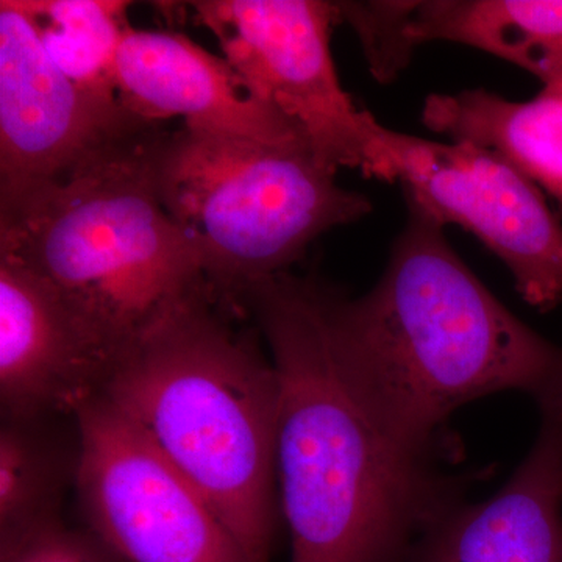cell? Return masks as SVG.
Returning <instances> with one entry per match:
<instances>
[{"label":"cell","mask_w":562,"mask_h":562,"mask_svg":"<svg viewBox=\"0 0 562 562\" xmlns=\"http://www.w3.org/2000/svg\"><path fill=\"white\" fill-rule=\"evenodd\" d=\"M116 360L47 281L0 255L2 417L77 416Z\"/></svg>","instance_id":"obj_10"},{"label":"cell","mask_w":562,"mask_h":562,"mask_svg":"<svg viewBox=\"0 0 562 562\" xmlns=\"http://www.w3.org/2000/svg\"><path fill=\"white\" fill-rule=\"evenodd\" d=\"M561 220H562V217H561Z\"/></svg>","instance_id":"obj_19"},{"label":"cell","mask_w":562,"mask_h":562,"mask_svg":"<svg viewBox=\"0 0 562 562\" xmlns=\"http://www.w3.org/2000/svg\"><path fill=\"white\" fill-rule=\"evenodd\" d=\"M368 294L328 291L339 362L383 430L409 452L446 457V425L465 403L562 390V344L528 327L450 246L442 225L408 210Z\"/></svg>","instance_id":"obj_2"},{"label":"cell","mask_w":562,"mask_h":562,"mask_svg":"<svg viewBox=\"0 0 562 562\" xmlns=\"http://www.w3.org/2000/svg\"><path fill=\"white\" fill-rule=\"evenodd\" d=\"M144 124L81 91L47 54L22 0H0V201L57 179Z\"/></svg>","instance_id":"obj_9"},{"label":"cell","mask_w":562,"mask_h":562,"mask_svg":"<svg viewBox=\"0 0 562 562\" xmlns=\"http://www.w3.org/2000/svg\"><path fill=\"white\" fill-rule=\"evenodd\" d=\"M406 36L416 47L430 41L475 47L542 85L562 80V0L416 2Z\"/></svg>","instance_id":"obj_15"},{"label":"cell","mask_w":562,"mask_h":562,"mask_svg":"<svg viewBox=\"0 0 562 562\" xmlns=\"http://www.w3.org/2000/svg\"><path fill=\"white\" fill-rule=\"evenodd\" d=\"M192 20L220 41L247 88L299 125L333 168L397 181L384 125L344 90L331 54L335 3L195 0Z\"/></svg>","instance_id":"obj_6"},{"label":"cell","mask_w":562,"mask_h":562,"mask_svg":"<svg viewBox=\"0 0 562 562\" xmlns=\"http://www.w3.org/2000/svg\"><path fill=\"white\" fill-rule=\"evenodd\" d=\"M408 210L460 225L505 262L532 308L562 301V220L541 188L484 147L436 143L384 127Z\"/></svg>","instance_id":"obj_8"},{"label":"cell","mask_w":562,"mask_h":562,"mask_svg":"<svg viewBox=\"0 0 562 562\" xmlns=\"http://www.w3.org/2000/svg\"><path fill=\"white\" fill-rule=\"evenodd\" d=\"M169 132L144 124L0 201V255L47 281L116 357L203 279L158 191Z\"/></svg>","instance_id":"obj_4"},{"label":"cell","mask_w":562,"mask_h":562,"mask_svg":"<svg viewBox=\"0 0 562 562\" xmlns=\"http://www.w3.org/2000/svg\"><path fill=\"white\" fill-rule=\"evenodd\" d=\"M306 136L255 140L181 124L158 162L162 209L224 297L290 272L324 233L371 213Z\"/></svg>","instance_id":"obj_5"},{"label":"cell","mask_w":562,"mask_h":562,"mask_svg":"<svg viewBox=\"0 0 562 562\" xmlns=\"http://www.w3.org/2000/svg\"><path fill=\"white\" fill-rule=\"evenodd\" d=\"M333 3L338 22H346L357 33L373 77L380 83L394 80L416 47L406 36L416 2Z\"/></svg>","instance_id":"obj_17"},{"label":"cell","mask_w":562,"mask_h":562,"mask_svg":"<svg viewBox=\"0 0 562 562\" xmlns=\"http://www.w3.org/2000/svg\"><path fill=\"white\" fill-rule=\"evenodd\" d=\"M87 530L124 562H250L190 480L105 397L77 413Z\"/></svg>","instance_id":"obj_7"},{"label":"cell","mask_w":562,"mask_h":562,"mask_svg":"<svg viewBox=\"0 0 562 562\" xmlns=\"http://www.w3.org/2000/svg\"><path fill=\"white\" fill-rule=\"evenodd\" d=\"M0 562H124L88 530L65 524L36 536Z\"/></svg>","instance_id":"obj_18"},{"label":"cell","mask_w":562,"mask_h":562,"mask_svg":"<svg viewBox=\"0 0 562 562\" xmlns=\"http://www.w3.org/2000/svg\"><path fill=\"white\" fill-rule=\"evenodd\" d=\"M52 60L81 91L106 105H122L114 61L131 2L122 0H22Z\"/></svg>","instance_id":"obj_16"},{"label":"cell","mask_w":562,"mask_h":562,"mask_svg":"<svg viewBox=\"0 0 562 562\" xmlns=\"http://www.w3.org/2000/svg\"><path fill=\"white\" fill-rule=\"evenodd\" d=\"M539 413L536 441L512 480L487 501L439 516L409 562H562V391Z\"/></svg>","instance_id":"obj_12"},{"label":"cell","mask_w":562,"mask_h":562,"mask_svg":"<svg viewBox=\"0 0 562 562\" xmlns=\"http://www.w3.org/2000/svg\"><path fill=\"white\" fill-rule=\"evenodd\" d=\"M330 286L283 272L235 302L257 325L280 379L277 482L291 562H409L462 502L438 460L403 449L355 390L328 325Z\"/></svg>","instance_id":"obj_1"},{"label":"cell","mask_w":562,"mask_h":562,"mask_svg":"<svg viewBox=\"0 0 562 562\" xmlns=\"http://www.w3.org/2000/svg\"><path fill=\"white\" fill-rule=\"evenodd\" d=\"M244 321L199 280L122 350L102 397L201 492L250 562H272L280 379Z\"/></svg>","instance_id":"obj_3"},{"label":"cell","mask_w":562,"mask_h":562,"mask_svg":"<svg viewBox=\"0 0 562 562\" xmlns=\"http://www.w3.org/2000/svg\"><path fill=\"white\" fill-rule=\"evenodd\" d=\"M81 462L77 416L2 417L0 557L65 524L63 503Z\"/></svg>","instance_id":"obj_14"},{"label":"cell","mask_w":562,"mask_h":562,"mask_svg":"<svg viewBox=\"0 0 562 562\" xmlns=\"http://www.w3.org/2000/svg\"><path fill=\"white\" fill-rule=\"evenodd\" d=\"M117 99L136 117L255 140L306 136L261 101L224 57L171 31L128 29L114 61ZM308 138V136H306Z\"/></svg>","instance_id":"obj_11"},{"label":"cell","mask_w":562,"mask_h":562,"mask_svg":"<svg viewBox=\"0 0 562 562\" xmlns=\"http://www.w3.org/2000/svg\"><path fill=\"white\" fill-rule=\"evenodd\" d=\"M425 127L501 155L552 195L562 217V80L543 85L527 102L486 90L431 94L422 106Z\"/></svg>","instance_id":"obj_13"}]
</instances>
